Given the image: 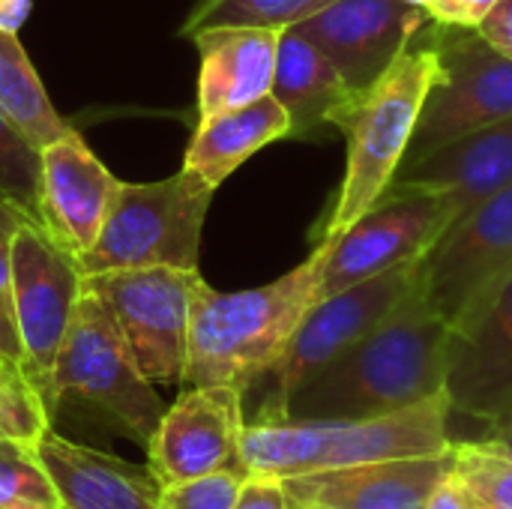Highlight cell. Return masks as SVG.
<instances>
[{"label": "cell", "mask_w": 512, "mask_h": 509, "mask_svg": "<svg viewBox=\"0 0 512 509\" xmlns=\"http://www.w3.org/2000/svg\"><path fill=\"white\" fill-rule=\"evenodd\" d=\"M450 333L453 327L426 294L420 264L405 300L369 336L309 378L279 417L366 420L441 396Z\"/></svg>", "instance_id": "cell-1"}, {"label": "cell", "mask_w": 512, "mask_h": 509, "mask_svg": "<svg viewBox=\"0 0 512 509\" xmlns=\"http://www.w3.org/2000/svg\"><path fill=\"white\" fill-rule=\"evenodd\" d=\"M450 222V207L435 195H384L342 234L315 243L324 252L318 300L396 267L426 261V255L450 231Z\"/></svg>", "instance_id": "cell-11"}, {"label": "cell", "mask_w": 512, "mask_h": 509, "mask_svg": "<svg viewBox=\"0 0 512 509\" xmlns=\"http://www.w3.org/2000/svg\"><path fill=\"white\" fill-rule=\"evenodd\" d=\"M512 183V117L477 129L441 150L402 165L384 195L423 192L450 207V231L465 222L480 204ZM381 195V198H384ZM447 231V234H450ZM444 234V237H447Z\"/></svg>", "instance_id": "cell-16"}, {"label": "cell", "mask_w": 512, "mask_h": 509, "mask_svg": "<svg viewBox=\"0 0 512 509\" xmlns=\"http://www.w3.org/2000/svg\"><path fill=\"white\" fill-rule=\"evenodd\" d=\"M453 447L450 402L432 396L420 405L366 420H246L240 468L279 480L366 462L438 456Z\"/></svg>", "instance_id": "cell-4"}, {"label": "cell", "mask_w": 512, "mask_h": 509, "mask_svg": "<svg viewBox=\"0 0 512 509\" xmlns=\"http://www.w3.org/2000/svg\"><path fill=\"white\" fill-rule=\"evenodd\" d=\"M39 171H42V150L0 108V198L18 207L30 222L42 225Z\"/></svg>", "instance_id": "cell-25"}, {"label": "cell", "mask_w": 512, "mask_h": 509, "mask_svg": "<svg viewBox=\"0 0 512 509\" xmlns=\"http://www.w3.org/2000/svg\"><path fill=\"white\" fill-rule=\"evenodd\" d=\"M420 264L396 267L390 273H381L375 279L357 282L345 291L315 300L312 309L306 312V318L300 321L285 357L267 375L273 381V387L252 420L279 417L285 411L288 399L309 378H315L339 354H345L351 345H357L363 336H369L405 300V294L411 291V285L420 273Z\"/></svg>", "instance_id": "cell-10"}, {"label": "cell", "mask_w": 512, "mask_h": 509, "mask_svg": "<svg viewBox=\"0 0 512 509\" xmlns=\"http://www.w3.org/2000/svg\"><path fill=\"white\" fill-rule=\"evenodd\" d=\"M351 93L348 81L318 45H312L297 27L282 30L273 96L288 111L291 138H315L330 129L333 114L351 99Z\"/></svg>", "instance_id": "cell-21"}, {"label": "cell", "mask_w": 512, "mask_h": 509, "mask_svg": "<svg viewBox=\"0 0 512 509\" xmlns=\"http://www.w3.org/2000/svg\"><path fill=\"white\" fill-rule=\"evenodd\" d=\"M411 3H417V6H423V9H429V3H432V0H411Z\"/></svg>", "instance_id": "cell-37"}, {"label": "cell", "mask_w": 512, "mask_h": 509, "mask_svg": "<svg viewBox=\"0 0 512 509\" xmlns=\"http://www.w3.org/2000/svg\"><path fill=\"white\" fill-rule=\"evenodd\" d=\"M0 108L39 150L69 132V123L51 105L18 33L6 30H0Z\"/></svg>", "instance_id": "cell-23"}, {"label": "cell", "mask_w": 512, "mask_h": 509, "mask_svg": "<svg viewBox=\"0 0 512 509\" xmlns=\"http://www.w3.org/2000/svg\"><path fill=\"white\" fill-rule=\"evenodd\" d=\"M51 402L54 417L66 402L84 405L141 447L150 444L165 414V402L138 369L117 321L87 285L54 363Z\"/></svg>", "instance_id": "cell-5"}, {"label": "cell", "mask_w": 512, "mask_h": 509, "mask_svg": "<svg viewBox=\"0 0 512 509\" xmlns=\"http://www.w3.org/2000/svg\"><path fill=\"white\" fill-rule=\"evenodd\" d=\"M438 54L441 72L423 102L402 165L512 117V57L495 51L474 27H447Z\"/></svg>", "instance_id": "cell-9"}, {"label": "cell", "mask_w": 512, "mask_h": 509, "mask_svg": "<svg viewBox=\"0 0 512 509\" xmlns=\"http://www.w3.org/2000/svg\"><path fill=\"white\" fill-rule=\"evenodd\" d=\"M483 441H489L492 447H498V450H504V453H510L512 456V429H507V432H498V435H486Z\"/></svg>", "instance_id": "cell-36"}, {"label": "cell", "mask_w": 512, "mask_h": 509, "mask_svg": "<svg viewBox=\"0 0 512 509\" xmlns=\"http://www.w3.org/2000/svg\"><path fill=\"white\" fill-rule=\"evenodd\" d=\"M48 426H51V417L42 399L36 396V390L21 375V369L3 366L0 369V438L33 444Z\"/></svg>", "instance_id": "cell-27"}, {"label": "cell", "mask_w": 512, "mask_h": 509, "mask_svg": "<svg viewBox=\"0 0 512 509\" xmlns=\"http://www.w3.org/2000/svg\"><path fill=\"white\" fill-rule=\"evenodd\" d=\"M243 402L246 396L234 387H183L147 444V468L159 486L240 468Z\"/></svg>", "instance_id": "cell-13"}, {"label": "cell", "mask_w": 512, "mask_h": 509, "mask_svg": "<svg viewBox=\"0 0 512 509\" xmlns=\"http://www.w3.org/2000/svg\"><path fill=\"white\" fill-rule=\"evenodd\" d=\"M453 468V447L438 456L387 459L288 477L285 489L306 509H426L438 480Z\"/></svg>", "instance_id": "cell-18"}, {"label": "cell", "mask_w": 512, "mask_h": 509, "mask_svg": "<svg viewBox=\"0 0 512 509\" xmlns=\"http://www.w3.org/2000/svg\"><path fill=\"white\" fill-rule=\"evenodd\" d=\"M3 366H9V363H6V360H3V357H0V369H3Z\"/></svg>", "instance_id": "cell-38"}, {"label": "cell", "mask_w": 512, "mask_h": 509, "mask_svg": "<svg viewBox=\"0 0 512 509\" xmlns=\"http://www.w3.org/2000/svg\"><path fill=\"white\" fill-rule=\"evenodd\" d=\"M246 471L228 468L198 480L162 486L159 509H234V498L240 492Z\"/></svg>", "instance_id": "cell-28"}, {"label": "cell", "mask_w": 512, "mask_h": 509, "mask_svg": "<svg viewBox=\"0 0 512 509\" xmlns=\"http://www.w3.org/2000/svg\"><path fill=\"white\" fill-rule=\"evenodd\" d=\"M279 36L282 30L276 27L252 24H216L192 36L201 57L198 120L252 105L273 93Z\"/></svg>", "instance_id": "cell-19"}, {"label": "cell", "mask_w": 512, "mask_h": 509, "mask_svg": "<svg viewBox=\"0 0 512 509\" xmlns=\"http://www.w3.org/2000/svg\"><path fill=\"white\" fill-rule=\"evenodd\" d=\"M321 246L270 285L216 291L198 285L189 318L183 387H234L243 396L285 357L300 321L318 300Z\"/></svg>", "instance_id": "cell-2"}, {"label": "cell", "mask_w": 512, "mask_h": 509, "mask_svg": "<svg viewBox=\"0 0 512 509\" xmlns=\"http://www.w3.org/2000/svg\"><path fill=\"white\" fill-rule=\"evenodd\" d=\"M63 509H159L162 486L150 468L75 444L51 426L33 441Z\"/></svg>", "instance_id": "cell-20"}, {"label": "cell", "mask_w": 512, "mask_h": 509, "mask_svg": "<svg viewBox=\"0 0 512 509\" xmlns=\"http://www.w3.org/2000/svg\"><path fill=\"white\" fill-rule=\"evenodd\" d=\"M333 0H198L183 21V36H195L216 24H252L285 30L321 12Z\"/></svg>", "instance_id": "cell-24"}, {"label": "cell", "mask_w": 512, "mask_h": 509, "mask_svg": "<svg viewBox=\"0 0 512 509\" xmlns=\"http://www.w3.org/2000/svg\"><path fill=\"white\" fill-rule=\"evenodd\" d=\"M0 509H63L33 444L0 438Z\"/></svg>", "instance_id": "cell-26"}, {"label": "cell", "mask_w": 512, "mask_h": 509, "mask_svg": "<svg viewBox=\"0 0 512 509\" xmlns=\"http://www.w3.org/2000/svg\"><path fill=\"white\" fill-rule=\"evenodd\" d=\"M30 222L18 207L0 198V315L15 327L12 321V243L21 225Z\"/></svg>", "instance_id": "cell-29"}, {"label": "cell", "mask_w": 512, "mask_h": 509, "mask_svg": "<svg viewBox=\"0 0 512 509\" xmlns=\"http://www.w3.org/2000/svg\"><path fill=\"white\" fill-rule=\"evenodd\" d=\"M216 189L189 168L156 183H120L93 249L78 258L84 276L135 267L198 270L201 231Z\"/></svg>", "instance_id": "cell-6"}, {"label": "cell", "mask_w": 512, "mask_h": 509, "mask_svg": "<svg viewBox=\"0 0 512 509\" xmlns=\"http://www.w3.org/2000/svg\"><path fill=\"white\" fill-rule=\"evenodd\" d=\"M512 276V183L459 222L423 261L432 306L456 330Z\"/></svg>", "instance_id": "cell-12"}, {"label": "cell", "mask_w": 512, "mask_h": 509, "mask_svg": "<svg viewBox=\"0 0 512 509\" xmlns=\"http://www.w3.org/2000/svg\"><path fill=\"white\" fill-rule=\"evenodd\" d=\"M501 0H432L429 15L447 27H477Z\"/></svg>", "instance_id": "cell-32"}, {"label": "cell", "mask_w": 512, "mask_h": 509, "mask_svg": "<svg viewBox=\"0 0 512 509\" xmlns=\"http://www.w3.org/2000/svg\"><path fill=\"white\" fill-rule=\"evenodd\" d=\"M279 138H291V120L282 102L270 93L252 105L198 120L183 168L219 189L249 156Z\"/></svg>", "instance_id": "cell-22"}, {"label": "cell", "mask_w": 512, "mask_h": 509, "mask_svg": "<svg viewBox=\"0 0 512 509\" xmlns=\"http://www.w3.org/2000/svg\"><path fill=\"white\" fill-rule=\"evenodd\" d=\"M438 72V42H420L417 36L381 78L351 93L333 114V129H339L348 144V162L315 243L333 240L381 201L408 156L414 126Z\"/></svg>", "instance_id": "cell-3"}, {"label": "cell", "mask_w": 512, "mask_h": 509, "mask_svg": "<svg viewBox=\"0 0 512 509\" xmlns=\"http://www.w3.org/2000/svg\"><path fill=\"white\" fill-rule=\"evenodd\" d=\"M0 357L9 363V366H15V369H21V345H18V333H15V327L0 315Z\"/></svg>", "instance_id": "cell-35"}, {"label": "cell", "mask_w": 512, "mask_h": 509, "mask_svg": "<svg viewBox=\"0 0 512 509\" xmlns=\"http://www.w3.org/2000/svg\"><path fill=\"white\" fill-rule=\"evenodd\" d=\"M444 396L450 414L477 420L486 435L512 429V276L450 333Z\"/></svg>", "instance_id": "cell-14"}, {"label": "cell", "mask_w": 512, "mask_h": 509, "mask_svg": "<svg viewBox=\"0 0 512 509\" xmlns=\"http://www.w3.org/2000/svg\"><path fill=\"white\" fill-rule=\"evenodd\" d=\"M33 0H0V30L18 33V27L27 21Z\"/></svg>", "instance_id": "cell-34"}, {"label": "cell", "mask_w": 512, "mask_h": 509, "mask_svg": "<svg viewBox=\"0 0 512 509\" xmlns=\"http://www.w3.org/2000/svg\"><path fill=\"white\" fill-rule=\"evenodd\" d=\"M234 509H291V495L279 477L246 474L234 498Z\"/></svg>", "instance_id": "cell-30"}, {"label": "cell", "mask_w": 512, "mask_h": 509, "mask_svg": "<svg viewBox=\"0 0 512 509\" xmlns=\"http://www.w3.org/2000/svg\"><path fill=\"white\" fill-rule=\"evenodd\" d=\"M120 180L99 162L84 138L69 126L42 147L39 210L42 228L75 258L99 240Z\"/></svg>", "instance_id": "cell-17"}, {"label": "cell", "mask_w": 512, "mask_h": 509, "mask_svg": "<svg viewBox=\"0 0 512 509\" xmlns=\"http://www.w3.org/2000/svg\"><path fill=\"white\" fill-rule=\"evenodd\" d=\"M81 294L78 258L39 222H24L12 243V321L21 345V375L42 399L51 423V375Z\"/></svg>", "instance_id": "cell-7"}, {"label": "cell", "mask_w": 512, "mask_h": 509, "mask_svg": "<svg viewBox=\"0 0 512 509\" xmlns=\"http://www.w3.org/2000/svg\"><path fill=\"white\" fill-rule=\"evenodd\" d=\"M291 509H306V507H297V504H294V501H291Z\"/></svg>", "instance_id": "cell-39"}, {"label": "cell", "mask_w": 512, "mask_h": 509, "mask_svg": "<svg viewBox=\"0 0 512 509\" xmlns=\"http://www.w3.org/2000/svg\"><path fill=\"white\" fill-rule=\"evenodd\" d=\"M198 270L135 267L84 276L117 321L138 369L153 384H183Z\"/></svg>", "instance_id": "cell-8"}, {"label": "cell", "mask_w": 512, "mask_h": 509, "mask_svg": "<svg viewBox=\"0 0 512 509\" xmlns=\"http://www.w3.org/2000/svg\"><path fill=\"white\" fill-rule=\"evenodd\" d=\"M432 15L411 0H333L297 27L357 93L423 33Z\"/></svg>", "instance_id": "cell-15"}, {"label": "cell", "mask_w": 512, "mask_h": 509, "mask_svg": "<svg viewBox=\"0 0 512 509\" xmlns=\"http://www.w3.org/2000/svg\"><path fill=\"white\" fill-rule=\"evenodd\" d=\"M426 509H492L483 498H480V492L456 471V468H450L441 480H438V486L432 489V495H429V501H426Z\"/></svg>", "instance_id": "cell-31"}, {"label": "cell", "mask_w": 512, "mask_h": 509, "mask_svg": "<svg viewBox=\"0 0 512 509\" xmlns=\"http://www.w3.org/2000/svg\"><path fill=\"white\" fill-rule=\"evenodd\" d=\"M495 51L512 57V0H501L477 27H474Z\"/></svg>", "instance_id": "cell-33"}]
</instances>
